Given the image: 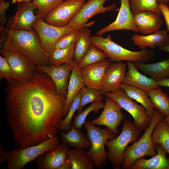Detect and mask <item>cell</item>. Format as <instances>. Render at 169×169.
Instances as JSON below:
<instances>
[{"instance_id": "6da1fadb", "label": "cell", "mask_w": 169, "mask_h": 169, "mask_svg": "<svg viewBox=\"0 0 169 169\" xmlns=\"http://www.w3.org/2000/svg\"><path fill=\"white\" fill-rule=\"evenodd\" d=\"M66 99L58 94L51 78L37 69L25 81L8 82L7 121L15 147L35 146L56 136Z\"/></svg>"}, {"instance_id": "7a4b0ae2", "label": "cell", "mask_w": 169, "mask_h": 169, "mask_svg": "<svg viewBox=\"0 0 169 169\" xmlns=\"http://www.w3.org/2000/svg\"><path fill=\"white\" fill-rule=\"evenodd\" d=\"M1 42L28 58L37 66L49 65V54L43 48L34 29L6 28Z\"/></svg>"}, {"instance_id": "3957f363", "label": "cell", "mask_w": 169, "mask_h": 169, "mask_svg": "<svg viewBox=\"0 0 169 169\" xmlns=\"http://www.w3.org/2000/svg\"><path fill=\"white\" fill-rule=\"evenodd\" d=\"M111 35L106 38L101 36L90 37L92 44L102 50L107 57L117 61H127L144 63L150 61L155 57V52L145 49L135 51L129 50L112 40Z\"/></svg>"}, {"instance_id": "277c9868", "label": "cell", "mask_w": 169, "mask_h": 169, "mask_svg": "<svg viewBox=\"0 0 169 169\" xmlns=\"http://www.w3.org/2000/svg\"><path fill=\"white\" fill-rule=\"evenodd\" d=\"M165 117V115L156 109L154 116L149 126L145 130L141 136L136 141L126 148L123 157L121 168L128 169L131 165L139 158L146 156H156L154 144L151 138L152 132L156 124Z\"/></svg>"}, {"instance_id": "5b68a950", "label": "cell", "mask_w": 169, "mask_h": 169, "mask_svg": "<svg viewBox=\"0 0 169 169\" xmlns=\"http://www.w3.org/2000/svg\"><path fill=\"white\" fill-rule=\"evenodd\" d=\"M141 131L134 122L125 120L120 135L107 141L106 146L108 151L106 152V159L111 162L114 169L121 168L126 148L130 143L133 144L139 139Z\"/></svg>"}, {"instance_id": "8992f818", "label": "cell", "mask_w": 169, "mask_h": 169, "mask_svg": "<svg viewBox=\"0 0 169 169\" xmlns=\"http://www.w3.org/2000/svg\"><path fill=\"white\" fill-rule=\"evenodd\" d=\"M84 125L87 132V138L91 143V147L88 151L85 150L86 153L92 160L95 166L102 169L106 163V142L116 137V135L108 127L100 129L89 120L85 121Z\"/></svg>"}, {"instance_id": "52a82bcc", "label": "cell", "mask_w": 169, "mask_h": 169, "mask_svg": "<svg viewBox=\"0 0 169 169\" xmlns=\"http://www.w3.org/2000/svg\"><path fill=\"white\" fill-rule=\"evenodd\" d=\"M59 140L55 136L38 145L29 147H15L9 151L6 161L8 169H22L30 161L44 153L55 148Z\"/></svg>"}, {"instance_id": "ba28073f", "label": "cell", "mask_w": 169, "mask_h": 169, "mask_svg": "<svg viewBox=\"0 0 169 169\" xmlns=\"http://www.w3.org/2000/svg\"><path fill=\"white\" fill-rule=\"evenodd\" d=\"M11 70L13 79L23 82L29 79L36 70V65L28 58L3 44L1 51Z\"/></svg>"}, {"instance_id": "9c48e42d", "label": "cell", "mask_w": 169, "mask_h": 169, "mask_svg": "<svg viewBox=\"0 0 169 169\" xmlns=\"http://www.w3.org/2000/svg\"><path fill=\"white\" fill-rule=\"evenodd\" d=\"M104 96L115 101L121 108L130 113L141 131H145L150 125L152 119L148 115L146 108L134 102L122 89L120 88L114 93L106 94Z\"/></svg>"}, {"instance_id": "30bf717a", "label": "cell", "mask_w": 169, "mask_h": 169, "mask_svg": "<svg viewBox=\"0 0 169 169\" xmlns=\"http://www.w3.org/2000/svg\"><path fill=\"white\" fill-rule=\"evenodd\" d=\"M33 28L38 35L43 48L49 54L61 36L78 28H71L68 25L64 27L55 26L47 23L43 18L40 17L35 21Z\"/></svg>"}, {"instance_id": "8fae6325", "label": "cell", "mask_w": 169, "mask_h": 169, "mask_svg": "<svg viewBox=\"0 0 169 169\" xmlns=\"http://www.w3.org/2000/svg\"><path fill=\"white\" fill-rule=\"evenodd\" d=\"M85 0H64L44 18L47 23L58 27L68 25L85 3Z\"/></svg>"}, {"instance_id": "7c38bea8", "label": "cell", "mask_w": 169, "mask_h": 169, "mask_svg": "<svg viewBox=\"0 0 169 169\" xmlns=\"http://www.w3.org/2000/svg\"><path fill=\"white\" fill-rule=\"evenodd\" d=\"M106 0H89L71 18L68 26L76 28L86 25L89 20L99 13L114 10L116 4L113 3L108 6L104 4Z\"/></svg>"}, {"instance_id": "4fadbf2b", "label": "cell", "mask_w": 169, "mask_h": 169, "mask_svg": "<svg viewBox=\"0 0 169 169\" xmlns=\"http://www.w3.org/2000/svg\"><path fill=\"white\" fill-rule=\"evenodd\" d=\"M103 110L97 118L90 121L95 125H105L116 135L119 133L118 127L124 118L121 108L112 99L106 97Z\"/></svg>"}, {"instance_id": "5bb4252c", "label": "cell", "mask_w": 169, "mask_h": 169, "mask_svg": "<svg viewBox=\"0 0 169 169\" xmlns=\"http://www.w3.org/2000/svg\"><path fill=\"white\" fill-rule=\"evenodd\" d=\"M36 7L31 2L18 3L15 15L9 19L6 28L12 29L32 30L33 29V25L39 17L35 15L34 10Z\"/></svg>"}, {"instance_id": "9a60e30c", "label": "cell", "mask_w": 169, "mask_h": 169, "mask_svg": "<svg viewBox=\"0 0 169 169\" xmlns=\"http://www.w3.org/2000/svg\"><path fill=\"white\" fill-rule=\"evenodd\" d=\"M120 7L115 21L98 30L96 33L97 35L102 36L107 32L114 30H125L136 33L139 32L130 8L129 0H120Z\"/></svg>"}, {"instance_id": "2e32d148", "label": "cell", "mask_w": 169, "mask_h": 169, "mask_svg": "<svg viewBox=\"0 0 169 169\" xmlns=\"http://www.w3.org/2000/svg\"><path fill=\"white\" fill-rule=\"evenodd\" d=\"M73 67V63L57 65L36 66L37 69L51 78L55 85L58 94L65 96L67 94L68 80Z\"/></svg>"}, {"instance_id": "e0dca14e", "label": "cell", "mask_w": 169, "mask_h": 169, "mask_svg": "<svg viewBox=\"0 0 169 169\" xmlns=\"http://www.w3.org/2000/svg\"><path fill=\"white\" fill-rule=\"evenodd\" d=\"M69 147L62 143L43 154L37 160L36 167L38 169H60L67 158Z\"/></svg>"}, {"instance_id": "ac0fdd59", "label": "cell", "mask_w": 169, "mask_h": 169, "mask_svg": "<svg viewBox=\"0 0 169 169\" xmlns=\"http://www.w3.org/2000/svg\"><path fill=\"white\" fill-rule=\"evenodd\" d=\"M111 64L110 60L106 59L80 68L85 86L100 91L105 73Z\"/></svg>"}, {"instance_id": "d6986e66", "label": "cell", "mask_w": 169, "mask_h": 169, "mask_svg": "<svg viewBox=\"0 0 169 169\" xmlns=\"http://www.w3.org/2000/svg\"><path fill=\"white\" fill-rule=\"evenodd\" d=\"M126 66L121 61L111 64L109 66L105 73L100 90L103 95L114 93L120 88L126 74Z\"/></svg>"}, {"instance_id": "ffe728a7", "label": "cell", "mask_w": 169, "mask_h": 169, "mask_svg": "<svg viewBox=\"0 0 169 169\" xmlns=\"http://www.w3.org/2000/svg\"><path fill=\"white\" fill-rule=\"evenodd\" d=\"M157 154L149 159L142 157L135 161L128 169H169V157L164 148L158 144H154Z\"/></svg>"}, {"instance_id": "44dd1931", "label": "cell", "mask_w": 169, "mask_h": 169, "mask_svg": "<svg viewBox=\"0 0 169 169\" xmlns=\"http://www.w3.org/2000/svg\"><path fill=\"white\" fill-rule=\"evenodd\" d=\"M161 15L150 11H143L133 15L139 32L149 34L159 30L163 23Z\"/></svg>"}, {"instance_id": "7402d4cb", "label": "cell", "mask_w": 169, "mask_h": 169, "mask_svg": "<svg viewBox=\"0 0 169 169\" xmlns=\"http://www.w3.org/2000/svg\"><path fill=\"white\" fill-rule=\"evenodd\" d=\"M128 69L122 82L144 91L160 87L156 81L140 73L132 61H127Z\"/></svg>"}, {"instance_id": "603a6c76", "label": "cell", "mask_w": 169, "mask_h": 169, "mask_svg": "<svg viewBox=\"0 0 169 169\" xmlns=\"http://www.w3.org/2000/svg\"><path fill=\"white\" fill-rule=\"evenodd\" d=\"M69 79L66 99L63 108L64 116H65L67 115L74 99L78 93L82 88L85 86L81 75L80 69L74 59L73 69Z\"/></svg>"}, {"instance_id": "cb8c5ba5", "label": "cell", "mask_w": 169, "mask_h": 169, "mask_svg": "<svg viewBox=\"0 0 169 169\" xmlns=\"http://www.w3.org/2000/svg\"><path fill=\"white\" fill-rule=\"evenodd\" d=\"M131 39L134 44L141 50L146 49L147 48L159 49L168 41L169 34L166 30H158L147 35L135 34L132 36Z\"/></svg>"}, {"instance_id": "d4e9b609", "label": "cell", "mask_w": 169, "mask_h": 169, "mask_svg": "<svg viewBox=\"0 0 169 169\" xmlns=\"http://www.w3.org/2000/svg\"><path fill=\"white\" fill-rule=\"evenodd\" d=\"M133 63L138 70L150 76L156 81L169 78V58L152 64L141 62H134Z\"/></svg>"}, {"instance_id": "484cf974", "label": "cell", "mask_w": 169, "mask_h": 169, "mask_svg": "<svg viewBox=\"0 0 169 169\" xmlns=\"http://www.w3.org/2000/svg\"><path fill=\"white\" fill-rule=\"evenodd\" d=\"M59 132L62 143L69 147L85 150L91 147L90 141L85 137L84 133L73 126L72 125L70 130L66 133L60 131Z\"/></svg>"}, {"instance_id": "4316f807", "label": "cell", "mask_w": 169, "mask_h": 169, "mask_svg": "<svg viewBox=\"0 0 169 169\" xmlns=\"http://www.w3.org/2000/svg\"><path fill=\"white\" fill-rule=\"evenodd\" d=\"M120 88L124 90L128 96L145 108L148 115L152 119L155 110L146 91L123 82L121 83Z\"/></svg>"}, {"instance_id": "83f0119b", "label": "cell", "mask_w": 169, "mask_h": 169, "mask_svg": "<svg viewBox=\"0 0 169 169\" xmlns=\"http://www.w3.org/2000/svg\"><path fill=\"white\" fill-rule=\"evenodd\" d=\"M76 42L65 48L53 49L49 54V65L72 64Z\"/></svg>"}, {"instance_id": "f1b7e54d", "label": "cell", "mask_w": 169, "mask_h": 169, "mask_svg": "<svg viewBox=\"0 0 169 169\" xmlns=\"http://www.w3.org/2000/svg\"><path fill=\"white\" fill-rule=\"evenodd\" d=\"M70 160L71 169H93L94 165L87 155L85 150L75 148L69 149L67 157Z\"/></svg>"}, {"instance_id": "f546056e", "label": "cell", "mask_w": 169, "mask_h": 169, "mask_svg": "<svg viewBox=\"0 0 169 169\" xmlns=\"http://www.w3.org/2000/svg\"><path fill=\"white\" fill-rule=\"evenodd\" d=\"M88 27L85 26L81 28L80 34L76 41L74 59L78 64L92 44L90 39L91 31Z\"/></svg>"}, {"instance_id": "4dcf8cb0", "label": "cell", "mask_w": 169, "mask_h": 169, "mask_svg": "<svg viewBox=\"0 0 169 169\" xmlns=\"http://www.w3.org/2000/svg\"><path fill=\"white\" fill-rule=\"evenodd\" d=\"M164 119L156 125L152 132L151 138L154 144L161 145L169 155V125Z\"/></svg>"}, {"instance_id": "1f68e13d", "label": "cell", "mask_w": 169, "mask_h": 169, "mask_svg": "<svg viewBox=\"0 0 169 169\" xmlns=\"http://www.w3.org/2000/svg\"><path fill=\"white\" fill-rule=\"evenodd\" d=\"M155 108L169 117V97L160 87L146 91Z\"/></svg>"}, {"instance_id": "d6a6232c", "label": "cell", "mask_w": 169, "mask_h": 169, "mask_svg": "<svg viewBox=\"0 0 169 169\" xmlns=\"http://www.w3.org/2000/svg\"><path fill=\"white\" fill-rule=\"evenodd\" d=\"M107 56L101 49L92 44L78 66L80 68L103 60Z\"/></svg>"}, {"instance_id": "836d02e7", "label": "cell", "mask_w": 169, "mask_h": 169, "mask_svg": "<svg viewBox=\"0 0 169 169\" xmlns=\"http://www.w3.org/2000/svg\"><path fill=\"white\" fill-rule=\"evenodd\" d=\"M80 91L81 98L77 110L78 114L82 112L83 107L86 105L90 103L102 101L104 99V95L100 90L85 86Z\"/></svg>"}, {"instance_id": "e575fe53", "label": "cell", "mask_w": 169, "mask_h": 169, "mask_svg": "<svg viewBox=\"0 0 169 169\" xmlns=\"http://www.w3.org/2000/svg\"><path fill=\"white\" fill-rule=\"evenodd\" d=\"M129 4L133 15L144 11H150L162 15L157 0H129Z\"/></svg>"}, {"instance_id": "d590c367", "label": "cell", "mask_w": 169, "mask_h": 169, "mask_svg": "<svg viewBox=\"0 0 169 169\" xmlns=\"http://www.w3.org/2000/svg\"><path fill=\"white\" fill-rule=\"evenodd\" d=\"M81 98L80 90L78 93L71 104L69 110L65 118L63 119L59 126V130L68 132L72 127V120L73 116L79 106Z\"/></svg>"}, {"instance_id": "8d00e7d4", "label": "cell", "mask_w": 169, "mask_h": 169, "mask_svg": "<svg viewBox=\"0 0 169 169\" xmlns=\"http://www.w3.org/2000/svg\"><path fill=\"white\" fill-rule=\"evenodd\" d=\"M105 104L102 101L92 103L90 106L85 109L80 114L74 117L72 125L80 129L84 125L88 115L92 111L97 113L99 110L103 109Z\"/></svg>"}, {"instance_id": "74e56055", "label": "cell", "mask_w": 169, "mask_h": 169, "mask_svg": "<svg viewBox=\"0 0 169 169\" xmlns=\"http://www.w3.org/2000/svg\"><path fill=\"white\" fill-rule=\"evenodd\" d=\"M95 23V21H92L84 26L90 27ZM82 27L68 32L61 36L56 42L54 49L65 48L76 42L80 34L81 28Z\"/></svg>"}, {"instance_id": "f35d334b", "label": "cell", "mask_w": 169, "mask_h": 169, "mask_svg": "<svg viewBox=\"0 0 169 169\" xmlns=\"http://www.w3.org/2000/svg\"><path fill=\"white\" fill-rule=\"evenodd\" d=\"M64 0H33L32 3L38 10V15L43 18Z\"/></svg>"}, {"instance_id": "ab89813d", "label": "cell", "mask_w": 169, "mask_h": 169, "mask_svg": "<svg viewBox=\"0 0 169 169\" xmlns=\"http://www.w3.org/2000/svg\"><path fill=\"white\" fill-rule=\"evenodd\" d=\"M5 79L9 82L13 79L11 68L5 58L0 56V79Z\"/></svg>"}, {"instance_id": "60d3db41", "label": "cell", "mask_w": 169, "mask_h": 169, "mask_svg": "<svg viewBox=\"0 0 169 169\" xmlns=\"http://www.w3.org/2000/svg\"><path fill=\"white\" fill-rule=\"evenodd\" d=\"M9 2L0 0V31L3 29V27L6 22L5 13L9 6Z\"/></svg>"}, {"instance_id": "b9f144b4", "label": "cell", "mask_w": 169, "mask_h": 169, "mask_svg": "<svg viewBox=\"0 0 169 169\" xmlns=\"http://www.w3.org/2000/svg\"><path fill=\"white\" fill-rule=\"evenodd\" d=\"M161 14L163 16L166 26V30L169 32V7L167 4L158 3Z\"/></svg>"}, {"instance_id": "7bdbcfd3", "label": "cell", "mask_w": 169, "mask_h": 169, "mask_svg": "<svg viewBox=\"0 0 169 169\" xmlns=\"http://www.w3.org/2000/svg\"><path fill=\"white\" fill-rule=\"evenodd\" d=\"M9 152V151L4 150L3 146H1L0 149V162H6Z\"/></svg>"}, {"instance_id": "ee69618b", "label": "cell", "mask_w": 169, "mask_h": 169, "mask_svg": "<svg viewBox=\"0 0 169 169\" xmlns=\"http://www.w3.org/2000/svg\"><path fill=\"white\" fill-rule=\"evenodd\" d=\"M156 82L159 86H166L169 87V78L162 79L157 81Z\"/></svg>"}, {"instance_id": "f6af8a7d", "label": "cell", "mask_w": 169, "mask_h": 169, "mask_svg": "<svg viewBox=\"0 0 169 169\" xmlns=\"http://www.w3.org/2000/svg\"><path fill=\"white\" fill-rule=\"evenodd\" d=\"M60 169H71V165L69 159L67 158L65 162L61 167Z\"/></svg>"}, {"instance_id": "bcb514c9", "label": "cell", "mask_w": 169, "mask_h": 169, "mask_svg": "<svg viewBox=\"0 0 169 169\" xmlns=\"http://www.w3.org/2000/svg\"><path fill=\"white\" fill-rule=\"evenodd\" d=\"M158 49L160 50L169 53V39L165 44Z\"/></svg>"}, {"instance_id": "7dc6e473", "label": "cell", "mask_w": 169, "mask_h": 169, "mask_svg": "<svg viewBox=\"0 0 169 169\" xmlns=\"http://www.w3.org/2000/svg\"><path fill=\"white\" fill-rule=\"evenodd\" d=\"M31 0H12L11 3L12 4H15L20 2H31Z\"/></svg>"}, {"instance_id": "c3c4849f", "label": "cell", "mask_w": 169, "mask_h": 169, "mask_svg": "<svg viewBox=\"0 0 169 169\" xmlns=\"http://www.w3.org/2000/svg\"><path fill=\"white\" fill-rule=\"evenodd\" d=\"M157 1L158 3L167 4L169 0H157Z\"/></svg>"}, {"instance_id": "681fc988", "label": "cell", "mask_w": 169, "mask_h": 169, "mask_svg": "<svg viewBox=\"0 0 169 169\" xmlns=\"http://www.w3.org/2000/svg\"><path fill=\"white\" fill-rule=\"evenodd\" d=\"M164 119L166 122L169 125V117H165Z\"/></svg>"}]
</instances>
